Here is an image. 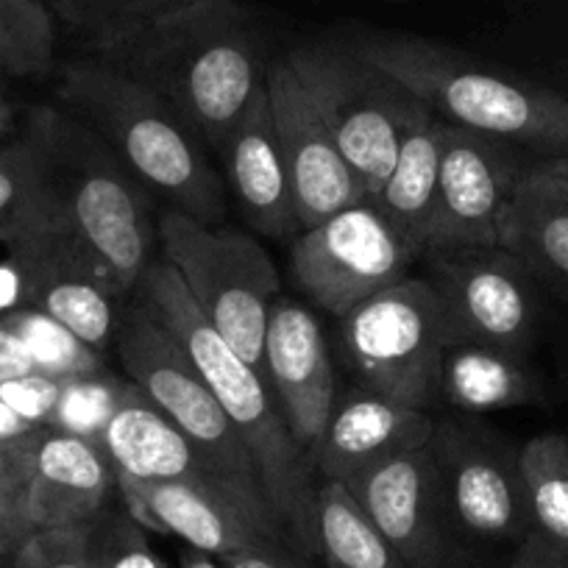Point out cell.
Instances as JSON below:
<instances>
[{
    "mask_svg": "<svg viewBox=\"0 0 568 568\" xmlns=\"http://www.w3.org/2000/svg\"><path fill=\"white\" fill-rule=\"evenodd\" d=\"M90 57L154 92L215 154L267 79L260 31L237 0L179 3Z\"/></svg>",
    "mask_w": 568,
    "mask_h": 568,
    "instance_id": "cell-1",
    "label": "cell"
},
{
    "mask_svg": "<svg viewBox=\"0 0 568 568\" xmlns=\"http://www.w3.org/2000/svg\"><path fill=\"white\" fill-rule=\"evenodd\" d=\"M140 296L176 337L243 438L284 540H291L302 555H318V488L313 485V466L284 424L265 376L217 335L171 262H154L149 267L140 282Z\"/></svg>",
    "mask_w": 568,
    "mask_h": 568,
    "instance_id": "cell-2",
    "label": "cell"
},
{
    "mask_svg": "<svg viewBox=\"0 0 568 568\" xmlns=\"http://www.w3.org/2000/svg\"><path fill=\"white\" fill-rule=\"evenodd\" d=\"M57 95L154 199L201 223L226 215L223 179L199 136L145 87L95 57L64 64Z\"/></svg>",
    "mask_w": 568,
    "mask_h": 568,
    "instance_id": "cell-3",
    "label": "cell"
},
{
    "mask_svg": "<svg viewBox=\"0 0 568 568\" xmlns=\"http://www.w3.org/2000/svg\"><path fill=\"white\" fill-rule=\"evenodd\" d=\"M23 134L40 162L53 212L95 248L123 291L140 287L160 243L154 195L64 106L31 109Z\"/></svg>",
    "mask_w": 568,
    "mask_h": 568,
    "instance_id": "cell-4",
    "label": "cell"
},
{
    "mask_svg": "<svg viewBox=\"0 0 568 568\" xmlns=\"http://www.w3.org/2000/svg\"><path fill=\"white\" fill-rule=\"evenodd\" d=\"M352 48L444 123L544 156L568 151V95L513 79L426 37L368 34Z\"/></svg>",
    "mask_w": 568,
    "mask_h": 568,
    "instance_id": "cell-5",
    "label": "cell"
},
{
    "mask_svg": "<svg viewBox=\"0 0 568 568\" xmlns=\"http://www.w3.org/2000/svg\"><path fill=\"white\" fill-rule=\"evenodd\" d=\"M287 64L313 98L365 199H374L396 165L407 131L429 109L352 45H302Z\"/></svg>",
    "mask_w": 568,
    "mask_h": 568,
    "instance_id": "cell-6",
    "label": "cell"
},
{
    "mask_svg": "<svg viewBox=\"0 0 568 568\" xmlns=\"http://www.w3.org/2000/svg\"><path fill=\"white\" fill-rule=\"evenodd\" d=\"M160 243L195 307L251 368L265 376L267 318L282 278L260 240L165 210Z\"/></svg>",
    "mask_w": 568,
    "mask_h": 568,
    "instance_id": "cell-7",
    "label": "cell"
},
{
    "mask_svg": "<svg viewBox=\"0 0 568 568\" xmlns=\"http://www.w3.org/2000/svg\"><path fill=\"white\" fill-rule=\"evenodd\" d=\"M114 341L125 376L156 404V409L179 433L187 435L221 468L223 477L234 485V490L256 516L278 527L243 438L199 371L193 368L187 354L182 352L176 337L160 324L142 298L131 304L129 313L120 318Z\"/></svg>",
    "mask_w": 568,
    "mask_h": 568,
    "instance_id": "cell-8",
    "label": "cell"
},
{
    "mask_svg": "<svg viewBox=\"0 0 568 568\" xmlns=\"http://www.w3.org/2000/svg\"><path fill=\"white\" fill-rule=\"evenodd\" d=\"M341 321L348 359L368 390L418 409L438 402L452 329L429 278H402Z\"/></svg>",
    "mask_w": 568,
    "mask_h": 568,
    "instance_id": "cell-9",
    "label": "cell"
},
{
    "mask_svg": "<svg viewBox=\"0 0 568 568\" xmlns=\"http://www.w3.org/2000/svg\"><path fill=\"white\" fill-rule=\"evenodd\" d=\"M415 260L402 234L365 199L304 229L293 243L291 271L321 310L343 318L407 278Z\"/></svg>",
    "mask_w": 568,
    "mask_h": 568,
    "instance_id": "cell-10",
    "label": "cell"
},
{
    "mask_svg": "<svg viewBox=\"0 0 568 568\" xmlns=\"http://www.w3.org/2000/svg\"><path fill=\"white\" fill-rule=\"evenodd\" d=\"M429 282L440 293L452 343H479L527 359L538 329L535 278L510 251L438 248L426 251Z\"/></svg>",
    "mask_w": 568,
    "mask_h": 568,
    "instance_id": "cell-11",
    "label": "cell"
},
{
    "mask_svg": "<svg viewBox=\"0 0 568 568\" xmlns=\"http://www.w3.org/2000/svg\"><path fill=\"white\" fill-rule=\"evenodd\" d=\"M446 516L483 540H518L529 529L518 452L499 435L463 420H435L429 440Z\"/></svg>",
    "mask_w": 568,
    "mask_h": 568,
    "instance_id": "cell-12",
    "label": "cell"
},
{
    "mask_svg": "<svg viewBox=\"0 0 568 568\" xmlns=\"http://www.w3.org/2000/svg\"><path fill=\"white\" fill-rule=\"evenodd\" d=\"M29 282V307L51 315L103 352L118 337L123 287L79 232L59 215L9 245Z\"/></svg>",
    "mask_w": 568,
    "mask_h": 568,
    "instance_id": "cell-13",
    "label": "cell"
},
{
    "mask_svg": "<svg viewBox=\"0 0 568 568\" xmlns=\"http://www.w3.org/2000/svg\"><path fill=\"white\" fill-rule=\"evenodd\" d=\"M521 168L510 145L446 123L438 190L424 234V254L438 248L499 245V221ZM420 254V256H424Z\"/></svg>",
    "mask_w": 568,
    "mask_h": 568,
    "instance_id": "cell-14",
    "label": "cell"
},
{
    "mask_svg": "<svg viewBox=\"0 0 568 568\" xmlns=\"http://www.w3.org/2000/svg\"><path fill=\"white\" fill-rule=\"evenodd\" d=\"M265 84L302 232L365 201L357 176L287 59L267 64Z\"/></svg>",
    "mask_w": 568,
    "mask_h": 568,
    "instance_id": "cell-15",
    "label": "cell"
},
{
    "mask_svg": "<svg viewBox=\"0 0 568 568\" xmlns=\"http://www.w3.org/2000/svg\"><path fill=\"white\" fill-rule=\"evenodd\" d=\"M346 488L409 568H444L446 507L429 444L387 457Z\"/></svg>",
    "mask_w": 568,
    "mask_h": 568,
    "instance_id": "cell-16",
    "label": "cell"
},
{
    "mask_svg": "<svg viewBox=\"0 0 568 568\" xmlns=\"http://www.w3.org/2000/svg\"><path fill=\"white\" fill-rule=\"evenodd\" d=\"M265 379L284 424L304 452H313L335 409V371L324 329L302 304L278 296L265 335Z\"/></svg>",
    "mask_w": 568,
    "mask_h": 568,
    "instance_id": "cell-17",
    "label": "cell"
},
{
    "mask_svg": "<svg viewBox=\"0 0 568 568\" xmlns=\"http://www.w3.org/2000/svg\"><path fill=\"white\" fill-rule=\"evenodd\" d=\"M98 444L112 460L118 477L142 479V483H187L199 485V488L221 490V494L237 499L251 516L260 518L245 505L243 496L234 490V485L223 477L221 468L187 435L179 433L176 426L131 379ZM260 521L282 532L265 518H260Z\"/></svg>",
    "mask_w": 568,
    "mask_h": 568,
    "instance_id": "cell-18",
    "label": "cell"
},
{
    "mask_svg": "<svg viewBox=\"0 0 568 568\" xmlns=\"http://www.w3.org/2000/svg\"><path fill=\"white\" fill-rule=\"evenodd\" d=\"M129 516L140 527L176 535L190 549L223 557L260 544H284V535L251 516L237 499L221 490L187 483H142L118 477Z\"/></svg>",
    "mask_w": 568,
    "mask_h": 568,
    "instance_id": "cell-19",
    "label": "cell"
},
{
    "mask_svg": "<svg viewBox=\"0 0 568 568\" xmlns=\"http://www.w3.org/2000/svg\"><path fill=\"white\" fill-rule=\"evenodd\" d=\"M217 156L245 221L262 237L287 240L302 232L293 204L291 176L273 123L267 84L251 95L248 106L217 149Z\"/></svg>",
    "mask_w": 568,
    "mask_h": 568,
    "instance_id": "cell-20",
    "label": "cell"
},
{
    "mask_svg": "<svg viewBox=\"0 0 568 568\" xmlns=\"http://www.w3.org/2000/svg\"><path fill=\"white\" fill-rule=\"evenodd\" d=\"M433 433L435 420L424 409L365 387L335 404L310 457L326 479L346 485L398 452L429 444Z\"/></svg>",
    "mask_w": 568,
    "mask_h": 568,
    "instance_id": "cell-21",
    "label": "cell"
},
{
    "mask_svg": "<svg viewBox=\"0 0 568 568\" xmlns=\"http://www.w3.org/2000/svg\"><path fill=\"white\" fill-rule=\"evenodd\" d=\"M118 474L101 444L42 426L34 444L29 518L34 529L87 527L103 516Z\"/></svg>",
    "mask_w": 568,
    "mask_h": 568,
    "instance_id": "cell-22",
    "label": "cell"
},
{
    "mask_svg": "<svg viewBox=\"0 0 568 568\" xmlns=\"http://www.w3.org/2000/svg\"><path fill=\"white\" fill-rule=\"evenodd\" d=\"M438 398L463 413H490L544 402V385L527 359L479 343H452L444 352Z\"/></svg>",
    "mask_w": 568,
    "mask_h": 568,
    "instance_id": "cell-23",
    "label": "cell"
},
{
    "mask_svg": "<svg viewBox=\"0 0 568 568\" xmlns=\"http://www.w3.org/2000/svg\"><path fill=\"white\" fill-rule=\"evenodd\" d=\"M446 123L438 114H426L404 136L396 165L374 199H368L393 229L402 234L415 256L424 254V234L433 215L438 190L440 156H444Z\"/></svg>",
    "mask_w": 568,
    "mask_h": 568,
    "instance_id": "cell-24",
    "label": "cell"
},
{
    "mask_svg": "<svg viewBox=\"0 0 568 568\" xmlns=\"http://www.w3.org/2000/svg\"><path fill=\"white\" fill-rule=\"evenodd\" d=\"M499 245L510 251L535 282L568 302V201L518 190L499 221Z\"/></svg>",
    "mask_w": 568,
    "mask_h": 568,
    "instance_id": "cell-25",
    "label": "cell"
},
{
    "mask_svg": "<svg viewBox=\"0 0 568 568\" xmlns=\"http://www.w3.org/2000/svg\"><path fill=\"white\" fill-rule=\"evenodd\" d=\"M318 555L326 568H409L352 490L335 479L318 488Z\"/></svg>",
    "mask_w": 568,
    "mask_h": 568,
    "instance_id": "cell-26",
    "label": "cell"
},
{
    "mask_svg": "<svg viewBox=\"0 0 568 568\" xmlns=\"http://www.w3.org/2000/svg\"><path fill=\"white\" fill-rule=\"evenodd\" d=\"M529 529L568 560V438L535 435L518 449Z\"/></svg>",
    "mask_w": 568,
    "mask_h": 568,
    "instance_id": "cell-27",
    "label": "cell"
},
{
    "mask_svg": "<svg viewBox=\"0 0 568 568\" xmlns=\"http://www.w3.org/2000/svg\"><path fill=\"white\" fill-rule=\"evenodd\" d=\"M57 215L26 134L0 145V245H14Z\"/></svg>",
    "mask_w": 568,
    "mask_h": 568,
    "instance_id": "cell-28",
    "label": "cell"
},
{
    "mask_svg": "<svg viewBox=\"0 0 568 568\" xmlns=\"http://www.w3.org/2000/svg\"><path fill=\"white\" fill-rule=\"evenodd\" d=\"M57 59V18L42 0H0V79L45 75Z\"/></svg>",
    "mask_w": 568,
    "mask_h": 568,
    "instance_id": "cell-29",
    "label": "cell"
},
{
    "mask_svg": "<svg viewBox=\"0 0 568 568\" xmlns=\"http://www.w3.org/2000/svg\"><path fill=\"white\" fill-rule=\"evenodd\" d=\"M3 321L23 337L40 374L57 376V379H81V376L103 374L101 352L87 346L79 335H73L68 326L59 324L51 315L26 307L7 315Z\"/></svg>",
    "mask_w": 568,
    "mask_h": 568,
    "instance_id": "cell-30",
    "label": "cell"
},
{
    "mask_svg": "<svg viewBox=\"0 0 568 568\" xmlns=\"http://www.w3.org/2000/svg\"><path fill=\"white\" fill-rule=\"evenodd\" d=\"M70 31L84 37L87 51L106 45L134 26L187 0H42Z\"/></svg>",
    "mask_w": 568,
    "mask_h": 568,
    "instance_id": "cell-31",
    "label": "cell"
},
{
    "mask_svg": "<svg viewBox=\"0 0 568 568\" xmlns=\"http://www.w3.org/2000/svg\"><path fill=\"white\" fill-rule=\"evenodd\" d=\"M129 379H118L109 374L81 376L64 382V393L53 413L51 429L79 435L87 440H101L103 429L112 420L120 398H123Z\"/></svg>",
    "mask_w": 568,
    "mask_h": 568,
    "instance_id": "cell-32",
    "label": "cell"
},
{
    "mask_svg": "<svg viewBox=\"0 0 568 568\" xmlns=\"http://www.w3.org/2000/svg\"><path fill=\"white\" fill-rule=\"evenodd\" d=\"M9 568H98L92 524H87V527L34 529L12 551Z\"/></svg>",
    "mask_w": 568,
    "mask_h": 568,
    "instance_id": "cell-33",
    "label": "cell"
},
{
    "mask_svg": "<svg viewBox=\"0 0 568 568\" xmlns=\"http://www.w3.org/2000/svg\"><path fill=\"white\" fill-rule=\"evenodd\" d=\"M98 568H168L131 516H101L92 524Z\"/></svg>",
    "mask_w": 568,
    "mask_h": 568,
    "instance_id": "cell-34",
    "label": "cell"
},
{
    "mask_svg": "<svg viewBox=\"0 0 568 568\" xmlns=\"http://www.w3.org/2000/svg\"><path fill=\"white\" fill-rule=\"evenodd\" d=\"M64 382L48 374H29L20 379L3 382L0 385V398L9 404L18 415H23L34 426H51L53 413L59 407V398L64 393Z\"/></svg>",
    "mask_w": 568,
    "mask_h": 568,
    "instance_id": "cell-35",
    "label": "cell"
},
{
    "mask_svg": "<svg viewBox=\"0 0 568 568\" xmlns=\"http://www.w3.org/2000/svg\"><path fill=\"white\" fill-rule=\"evenodd\" d=\"M40 429L23 435V438H0V496L23 507L26 513H29L26 501H29V485L31 474H34V444Z\"/></svg>",
    "mask_w": 568,
    "mask_h": 568,
    "instance_id": "cell-36",
    "label": "cell"
},
{
    "mask_svg": "<svg viewBox=\"0 0 568 568\" xmlns=\"http://www.w3.org/2000/svg\"><path fill=\"white\" fill-rule=\"evenodd\" d=\"M518 190H535V193L555 195L568 201V151L544 156L535 165L521 168L518 173Z\"/></svg>",
    "mask_w": 568,
    "mask_h": 568,
    "instance_id": "cell-37",
    "label": "cell"
},
{
    "mask_svg": "<svg viewBox=\"0 0 568 568\" xmlns=\"http://www.w3.org/2000/svg\"><path fill=\"white\" fill-rule=\"evenodd\" d=\"M29 374H37V363L31 357L29 346L7 321L0 318V385Z\"/></svg>",
    "mask_w": 568,
    "mask_h": 568,
    "instance_id": "cell-38",
    "label": "cell"
},
{
    "mask_svg": "<svg viewBox=\"0 0 568 568\" xmlns=\"http://www.w3.org/2000/svg\"><path fill=\"white\" fill-rule=\"evenodd\" d=\"M29 307V282L18 256L9 251L7 260H0V318Z\"/></svg>",
    "mask_w": 568,
    "mask_h": 568,
    "instance_id": "cell-39",
    "label": "cell"
},
{
    "mask_svg": "<svg viewBox=\"0 0 568 568\" xmlns=\"http://www.w3.org/2000/svg\"><path fill=\"white\" fill-rule=\"evenodd\" d=\"M221 568H296L284 555V544H260L248 549L232 551V555L215 557Z\"/></svg>",
    "mask_w": 568,
    "mask_h": 568,
    "instance_id": "cell-40",
    "label": "cell"
},
{
    "mask_svg": "<svg viewBox=\"0 0 568 568\" xmlns=\"http://www.w3.org/2000/svg\"><path fill=\"white\" fill-rule=\"evenodd\" d=\"M31 532L34 527L29 521V513L0 496V560L12 555Z\"/></svg>",
    "mask_w": 568,
    "mask_h": 568,
    "instance_id": "cell-41",
    "label": "cell"
},
{
    "mask_svg": "<svg viewBox=\"0 0 568 568\" xmlns=\"http://www.w3.org/2000/svg\"><path fill=\"white\" fill-rule=\"evenodd\" d=\"M507 568H568V560L557 555V551H551L540 538L527 535L518 544V551L507 562Z\"/></svg>",
    "mask_w": 568,
    "mask_h": 568,
    "instance_id": "cell-42",
    "label": "cell"
},
{
    "mask_svg": "<svg viewBox=\"0 0 568 568\" xmlns=\"http://www.w3.org/2000/svg\"><path fill=\"white\" fill-rule=\"evenodd\" d=\"M40 426L29 424L23 415L14 413L3 398H0V438H23V435L37 433Z\"/></svg>",
    "mask_w": 568,
    "mask_h": 568,
    "instance_id": "cell-43",
    "label": "cell"
},
{
    "mask_svg": "<svg viewBox=\"0 0 568 568\" xmlns=\"http://www.w3.org/2000/svg\"><path fill=\"white\" fill-rule=\"evenodd\" d=\"M14 103L12 98H9V90L3 87V79H0V136L9 134V131L14 129Z\"/></svg>",
    "mask_w": 568,
    "mask_h": 568,
    "instance_id": "cell-44",
    "label": "cell"
}]
</instances>
